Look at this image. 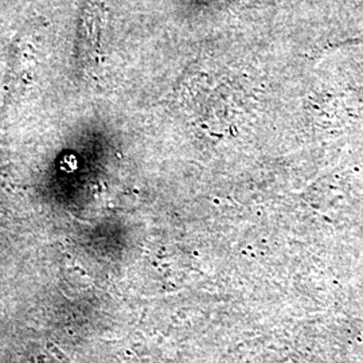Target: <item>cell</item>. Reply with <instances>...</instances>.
Instances as JSON below:
<instances>
[{
    "mask_svg": "<svg viewBox=\"0 0 363 363\" xmlns=\"http://www.w3.org/2000/svg\"><path fill=\"white\" fill-rule=\"evenodd\" d=\"M42 21H30L15 34L7 57L3 113L26 94L37 77L42 42L45 37Z\"/></svg>",
    "mask_w": 363,
    "mask_h": 363,
    "instance_id": "6da1fadb",
    "label": "cell"
},
{
    "mask_svg": "<svg viewBox=\"0 0 363 363\" xmlns=\"http://www.w3.org/2000/svg\"><path fill=\"white\" fill-rule=\"evenodd\" d=\"M100 27L99 0H86L81 9L76 35V61L85 72L91 69L97 55Z\"/></svg>",
    "mask_w": 363,
    "mask_h": 363,
    "instance_id": "7a4b0ae2",
    "label": "cell"
}]
</instances>
